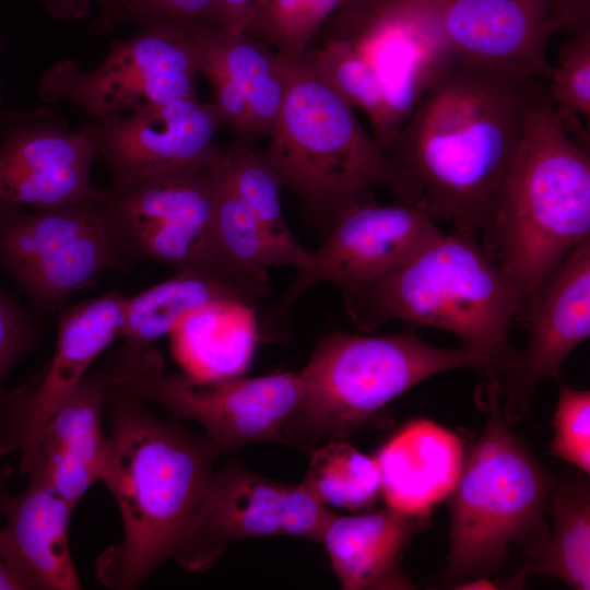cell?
Returning a JSON list of instances; mask_svg holds the SVG:
<instances>
[{"instance_id":"19","label":"cell","mask_w":590,"mask_h":590,"mask_svg":"<svg viewBox=\"0 0 590 590\" xmlns=\"http://www.w3.org/2000/svg\"><path fill=\"white\" fill-rule=\"evenodd\" d=\"M109 386V366L85 376L21 457V470L42 468L72 509L103 476L107 456L103 405Z\"/></svg>"},{"instance_id":"17","label":"cell","mask_w":590,"mask_h":590,"mask_svg":"<svg viewBox=\"0 0 590 590\" xmlns=\"http://www.w3.org/2000/svg\"><path fill=\"white\" fill-rule=\"evenodd\" d=\"M315 37L349 40L373 67L384 106L375 140L386 152L426 90L455 62L370 0H345Z\"/></svg>"},{"instance_id":"34","label":"cell","mask_w":590,"mask_h":590,"mask_svg":"<svg viewBox=\"0 0 590 590\" xmlns=\"http://www.w3.org/2000/svg\"><path fill=\"white\" fill-rule=\"evenodd\" d=\"M216 0H129L125 21L144 30L190 37L212 30L210 20Z\"/></svg>"},{"instance_id":"11","label":"cell","mask_w":590,"mask_h":590,"mask_svg":"<svg viewBox=\"0 0 590 590\" xmlns=\"http://www.w3.org/2000/svg\"><path fill=\"white\" fill-rule=\"evenodd\" d=\"M211 152L196 163L101 188L108 224L127 268L134 261L150 260L178 271L197 269L215 273L211 249L214 212Z\"/></svg>"},{"instance_id":"18","label":"cell","mask_w":590,"mask_h":590,"mask_svg":"<svg viewBox=\"0 0 590 590\" xmlns=\"http://www.w3.org/2000/svg\"><path fill=\"white\" fill-rule=\"evenodd\" d=\"M128 298L119 291L69 307L60 317L52 359L37 385L7 394L0 410V453L30 450L93 361L119 337Z\"/></svg>"},{"instance_id":"14","label":"cell","mask_w":590,"mask_h":590,"mask_svg":"<svg viewBox=\"0 0 590 590\" xmlns=\"http://www.w3.org/2000/svg\"><path fill=\"white\" fill-rule=\"evenodd\" d=\"M519 319L528 328L527 342L498 390L507 421L526 415L536 386L558 380L567 356L590 335V238L541 284Z\"/></svg>"},{"instance_id":"3","label":"cell","mask_w":590,"mask_h":590,"mask_svg":"<svg viewBox=\"0 0 590 590\" xmlns=\"http://www.w3.org/2000/svg\"><path fill=\"white\" fill-rule=\"evenodd\" d=\"M342 295L362 331L397 319L455 334L485 364L483 393L498 397L518 352L509 332L521 297L472 234L441 233L396 270Z\"/></svg>"},{"instance_id":"21","label":"cell","mask_w":590,"mask_h":590,"mask_svg":"<svg viewBox=\"0 0 590 590\" xmlns=\"http://www.w3.org/2000/svg\"><path fill=\"white\" fill-rule=\"evenodd\" d=\"M288 487L236 462L213 472L178 563L188 569H204L228 543L285 535Z\"/></svg>"},{"instance_id":"38","label":"cell","mask_w":590,"mask_h":590,"mask_svg":"<svg viewBox=\"0 0 590 590\" xmlns=\"http://www.w3.org/2000/svg\"><path fill=\"white\" fill-rule=\"evenodd\" d=\"M0 589L17 590L25 589L19 577L0 559Z\"/></svg>"},{"instance_id":"1","label":"cell","mask_w":590,"mask_h":590,"mask_svg":"<svg viewBox=\"0 0 590 590\" xmlns=\"http://www.w3.org/2000/svg\"><path fill=\"white\" fill-rule=\"evenodd\" d=\"M546 97L541 80L449 64L387 154L421 187V202L455 231L487 237L505 174Z\"/></svg>"},{"instance_id":"12","label":"cell","mask_w":590,"mask_h":590,"mask_svg":"<svg viewBox=\"0 0 590 590\" xmlns=\"http://www.w3.org/2000/svg\"><path fill=\"white\" fill-rule=\"evenodd\" d=\"M198 74L189 37L144 30L127 40L113 38L92 71L71 60L58 62L42 78L39 93L95 119L196 95Z\"/></svg>"},{"instance_id":"30","label":"cell","mask_w":590,"mask_h":590,"mask_svg":"<svg viewBox=\"0 0 590 590\" xmlns=\"http://www.w3.org/2000/svg\"><path fill=\"white\" fill-rule=\"evenodd\" d=\"M309 453L304 482L327 506L359 510L375 504L379 494V470L374 456L343 439L327 441Z\"/></svg>"},{"instance_id":"15","label":"cell","mask_w":590,"mask_h":590,"mask_svg":"<svg viewBox=\"0 0 590 590\" xmlns=\"http://www.w3.org/2000/svg\"><path fill=\"white\" fill-rule=\"evenodd\" d=\"M224 118L196 95L151 104L135 111L91 119L82 132L109 168L113 182L204 160Z\"/></svg>"},{"instance_id":"16","label":"cell","mask_w":590,"mask_h":590,"mask_svg":"<svg viewBox=\"0 0 590 590\" xmlns=\"http://www.w3.org/2000/svg\"><path fill=\"white\" fill-rule=\"evenodd\" d=\"M96 154L82 130L72 133L45 109L8 113L0 145V201L51 208L101 194Z\"/></svg>"},{"instance_id":"24","label":"cell","mask_w":590,"mask_h":590,"mask_svg":"<svg viewBox=\"0 0 590 590\" xmlns=\"http://www.w3.org/2000/svg\"><path fill=\"white\" fill-rule=\"evenodd\" d=\"M425 518L390 508L357 516L333 515L321 542L347 590L413 589L399 567L402 551Z\"/></svg>"},{"instance_id":"27","label":"cell","mask_w":590,"mask_h":590,"mask_svg":"<svg viewBox=\"0 0 590 590\" xmlns=\"http://www.w3.org/2000/svg\"><path fill=\"white\" fill-rule=\"evenodd\" d=\"M211 155L209 164L214 185L211 232L213 271L225 278H245L264 273L273 267L303 268L310 251L291 248L273 237L217 175Z\"/></svg>"},{"instance_id":"8","label":"cell","mask_w":590,"mask_h":590,"mask_svg":"<svg viewBox=\"0 0 590 590\" xmlns=\"http://www.w3.org/2000/svg\"><path fill=\"white\" fill-rule=\"evenodd\" d=\"M455 62L548 81L550 42L590 25V0H374Z\"/></svg>"},{"instance_id":"13","label":"cell","mask_w":590,"mask_h":590,"mask_svg":"<svg viewBox=\"0 0 590 590\" xmlns=\"http://www.w3.org/2000/svg\"><path fill=\"white\" fill-rule=\"evenodd\" d=\"M441 233L421 201L386 205L369 201L349 209L298 269L266 319L267 331L285 323L296 302L318 283L330 282L341 292L367 284L402 266Z\"/></svg>"},{"instance_id":"7","label":"cell","mask_w":590,"mask_h":590,"mask_svg":"<svg viewBox=\"0 0 590 590\" xmlns=\"http://www.w3.org/2000/svg\"><path fill=\"white\" fill-rule=\"evenodd\" d=\"M465 452L450 494L449 551L441 579L455 586L492 578L509 551L526 552L547 532L546 505L555 482L508 426L497 400Z\"/></svg>"},{"instance_id":"32","label":"cell","mask_w":590,"mask_h":590,"mask_svg":"<svg viewBox=\"0 0 590 590\" xmlns=\"http://www.w3.org/2000/svg\"><path fill=\"white\" fill-rule=\"evenodd\" d=\"M547 82L546 94L557 118L589 151V134L579 117L590 126V25L569 34L558 49V64Z\"/></svg>"},{"instance_id":"31","label":"cell","mask_w":590,"mask_h":590,"mask_svg":"<svg viewBox=\"0 0 590 590\" xmlns=\"http://www.w3.org/2000/svg\"><path fill=\"white\" fill-rule=\"evenodd\" d=\"M344 0H259L244 33L286 61L297 59Z\"/></svg>"},{"instance_id":"22","label":"cell","mask_w":590,"mask_h":590,"mask_svg":"<svg viewBox=\"0 0 590 590\" xmlns=\"http://www.w3.org/2000/svg\"><path fill=\"white\" fill-rule=\"evenodd\" d=\"M374 457L386 506L427 518L455 489L465 451L453 432L430 420L416 418L399 428Z\"/></svg>"},{"instance_id":"10","label":"cell","mask_w":590,"mask_h":590,"mask_svg":"<svg viewBox=\"0 0 590 590\" xmlns=\"http://www.w3.org/2000/svg\"><path fill=\"white\" fill-rule=\"evenodd\" d=\"M101 194L32 211L0 201V267L42 312L56 311L101 272L127 268Z\"/></svg>"},{"instance_id":"20","label":"cell","mask_w":590,"mask_h":590,"mask_svg":"<svg viewBox=\"0 0 590 590\" xmlns=\"http://www.w3.org/2000/svg\"><path fill=\"white\" fill-rule=\"evenodd\" d=\"M26 489L2 503L3 562L25 589H81L70 553L68 528L73 510L42 468L30 465Z\"/></svg>"},{"instance_id":"9","label":"cell","mask_w":590,"mask_h":590,"mask_svg":"<svg viewBox=\"0 0 590 590\" xmlns=\"http://www.w3.org/2000/svg\"><path fill=\"white\" fill-rule=\"evenodd\" d=\"M117 358L109 367L110 382L197 422L220 453L261 441L291 445L283 428L300 399L298 374L203 379L189 373L163 375L154 349L120 352Z\"/></svg>"},{"instance_id":"36","label":"cell","mask_w":590,"mask_h":590,"mask_svg":"<svg viewBox=\"0 0 590 590\" xmlns=\"http://www.w3.org/2000/svg\"><path fill=\"white\" fill-rule=\"evenodd\" d=\"M129 0H47L56 14L78 17L95 9L98 16L95 27L101 32L125 21Z\"/></svg>"},{"instance_id":"40","label":"cell","mask_w":590,"mask_h":590,"mask_svg":"<svg viewBox=\"0 0 590 590\" xmlns=\"http://www.w3.org/2000/svg\"><path fill=\"white\" fill-rule=\"evenodd\" d=\"M2 49H3V40L0 39V52L2 51ZM0 103H1V101H0Z\"/></svg>"},{"instance_id":"5","label":"cell","mask_w":590,"mask_h":590,"mask_svg":"<svg viewBox=\"0 0 590 590\" xmlns=\"http://www.w3.org/2000/svg\"><path fill=\"white\" fill-rule=\"evenodd\" d=\"M589 238V151L571 138L546 94L505 174L482 246L519 291L521 315L541 284Z\"/></svg>"},{"instance_id":"6","label":"cell","mask_w":590,"mask_h":590,"mask_svg":"<svg viewBox=\"0 0 590 590\" xmlns=\"http://www.w3.org/2000/svg\"><path fill=\"white\" fill-rule=\"evenodd\" d=\"M461 368L484 373L485 364L463 346H437L410 332H333L298 374L300 399L283 432L291 446L310 451L343 439L422 381Z\"/></svg>"},{"instance_id":"29","label":"cell","mask_w":590,"mask_h":590,"mask_svg":"<svg viewBox=\"0 0 590 590\" xmlns=\"http://www.w3.org/2000/svg\"><path fill=\"white\" fill-rule=\"evenodd\" d=\"M211 162L222 180L273 237L291 248H304L284 220L283 187L260 152L241 141L226 146L215 144Z\"/></svg>"},{"instance_id":"26","label":"cell","mask_w":590,"mask_h":590,"mask_svg":"<svg viewBox=\"0 0 590 590\" xmlns=\"http://www.w3.org/2000/svg\"><path fill=\"white\" fill-rule=\"evenodd\" d=\"M551 531L524 553L520 576L555 578L575 590L590 589V482L578 471L555 480L546 505Z\"/></svg>"},{"instance_id":"39","label":"cell","mask_w":590,"mask_h":590,"mask_svg":"<svg viewBox=\"0 0 590 590\" xmlns=\"http://www.w3.org/2000/svg\"><path fill=\"white\" fill-rule=\"evenodd\" d=\"M2 499L0 496V508H2ZM0 559L3 560V530L0 528Z\"/></svg>"},{"instance_id":"23","label":"cell","mask_w":590,"mask_h":590,"mask_svg":"<svg viewBox=\"0 0 590 590\" xmlns=\"http://www.w3.org/2000/svg\"><path fill=\"white\" fill-rule=\"evenodd\" d=\"M269 292L266 272L225 278L203 270H179L174 278L128 298L119 334L125 339L122 349H150L185 318L213 305L253 309Z\"/></svg>"},{"instance_id":"35","label":"cell","mask_w":590,"mask_h":590,"mask_svg":"<svg viewBox=\"0 0 590 590\" xmlns=\"http://www.w3.org/2000/svg\"><path fill=\"white\" fill-rule=\"evenodd\" d=\"M37 329L19 304L0 292V410L7 394L2 381L14 363L34 345Z\"/></svg>"},{"instance_id":"28","label":"cell","mask_w":590,"mask_h":590,"mask_svg":"<svg viewBox=\"0 0 590 590\" xmlns=\"http://www.w3.org/2000/svg\"><path fill=\"white\" fill-rule=\"evenodd\" d=\"M250 312L245 306L222 304L185 318L175 329V350L188 373L203 379L240 376L256 341Z\"/></svg>"},{"instance_id":"37","label":"cell","mask_w":590,"mask_h":590,"mask_svg":"<svg viewBox=\"0 0 590 590\" xmlns=\"http://www.w3.org/2000/svg\"><path fill=\"white\" fill-rule=\"evenodd\" d=\"M259 0H216L211 14V28L241 33Z\"/></svg>"},{"instance_id":"2","label":"cell","mask_w":590,"mask_h":590,"mask_svg":"<svg viewBox=\"0 0 590 590\" xmlns=\"http://www.w3.org/2000/svg\"><path fill=\"white\" fill-rule=\"evenodd\" d=\"M110 386L102 481L118 504L123 539L101 557L97 574L108 587L131 589L184 554L221 453L209 439L151 414L126 388Z\"/></svg>"},{"instance_id":"4","label":"cell","mask_w":590,"mask_h":590,"mask_svg":"<svg viewBox=\"0 0 590 590\" xmlns=\"http://www.w3.org/2000/svg\"><path fill=\"white\" fill-rule=\"evenodd\" d=\"M261 152L282 187L306 213L331 227L349 209L384 188L403 202L422 199L420 185L370 135L349 105L302 58L288 61L284 98Z\"/></svg>"},{"instance_id":"33","label":"cell","mask_w":590,"mask_h":590,"mask_svg":"<svg viewBox=\"0 0 590 590\" xmlns=\"http://www.w3.org/2000/svg\"><path fill=\"white\" fill-rule=\"evenodd\" d=\"M552 426V453L590 475L589 390L562 386Z\"/></svg>"},{"instance_id":"25","label":"cell","mask_w":590,"mask_h":590,"mask_svg":"<svg viewBox=\"0 0 590 590\" xmlns=\"http://www.w3.org/2000/svg\"><path fill=\"white\" fill-rule=\"evenodd\" d=\"M198 73L223 74L246 98L248 143L269 138L285 94L288 61L244 32L206 30L189 37Z\"/></svg>"}]
</instances>
